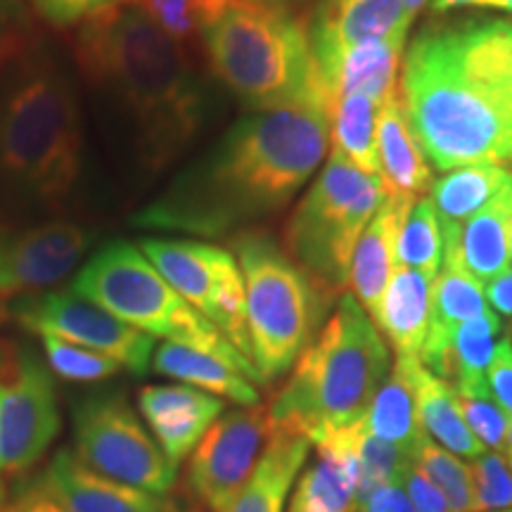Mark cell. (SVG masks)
Segmentation results:
<instances>
[{"instance_id": "1", "label": "cell", "mask_w": 512, "mask_h": 512, "mask_svg": "<svg viewBox=\"0 0 512 512\" xmlns=\"http://www.w3.org/2000/svg\"><path fill=\"white\" fill-rule=\"evenodd\" d=\"M332 114L318 107L249 112L178 174L133 226L192 238H233L285 209L323 164Z\"/></svg>"}, {"instance_id": "2", "label": "cell", "mask_w": 512, "mask_h": 512, "mask_svg": "<svg viewBox=\"0 0 512 512\" xmlns=\"http://www.w3.org/2000/svg\"><path fill=\"white\" fill-rule=\"evenodd\" d=\"M74 62L131 138L150 176L178 162L207 121V93L185 48L126 0L79 24Z\"/></svg>"}, {"instance_id": "3", "label": "cell", "mask_w": 512, "mask_h": 512, "mask_svg": "<svg viewBox=\"0 0 512 512\" xmlns=\"http://www.w3.org/2000/svg\"><path fill=\"white\" fill-rule=\"evenodd\" d=\"M83 169L74 81L53 53L24 38L0 43V192L60 209Z\"/></svg>"}, {"instance_id": "4", "label": "cell", "mask_w": 512, "mask_h": 512, "mask_svg": "<svg viewBox=\"0 0 512 512\" xmlns=\"http://www.w3.org/2000/svg\"><path fill=\"white\" fill-rule=\"evenodd\" d=\"M387 370L389 349L373 318L354 294H342L268 406L271 427L311 441L323 430L356 425L387 380Z\"/></svg>"}, {"instance_id": "5", "label": "cell", "mask_w": 512, "mask_h": 512, "mask_svg": "<svg viewBox=\"0 0 512 512\" xmlns=\"http://www.w3.org/2000/svg\"><path fill=\"white\" fill-rule=\"evenodd\" d=\"M209 67L252 112L335 110L309 31L290 10L235 0L200 36Z\"/></svg>"}, {"instance_id": "6", "label": "cell", "mask_w": 512, "mask_h": 512, "mask_svg": "<svg viewBox=\"0 0 512 512\" xmlns=\"http://www.w3.org/2000/svg\"><path fill=\"white\" fill-rule=\"evenodd\" d=\"M401 98L432 169L510 164L501 124L467 74L453 27L425 29L411 43Z\"/></svg>"}, {"instance_id": "7", "label": "cell", "mask_w": 512, "mask_h": 512, "mask_svg": "<svg viewBox=\"0 0 512 512\" xmlns=\"http://www.w3.org/2000/svg\"><path fill=\"white\" fill-rule=\"evenodd\" d=\"M72 290L145 335L221 358L261 384L254 363L214 323L192 309L133 242L114 240L100 247L76 273Z\"/></svg>"}, {"instance_id": "8", "label": "cell", "mask_w": 512, "mask_h": 512, "mask_svg": "<svg viewBox=\"0 0 512 512\" xmlns=\"http://www.w3.org/2000/svg\"><path fill=\"white\" fill-rule=\"evenodd\" d=\"M230 247L245 280L252 363L261 384L275 382L313 342L330 297L266 230H240Z\"/></svg>"}, {"instance_id": "9", "label": "cell", "mask_w": 512, "mask_h": 512, "mask_svg": "<svg viewBox=\"0 0 512 512\" xmlns=\"http://www.w3.org/2000/svg\"><path fill=\"white\" fill-rule=\"evenodd\" d=\"M384 195L382 176L366 174L332 150L292 211L285 226V252L330 299L347 294L356 245Z\"/></svg>"}, {"instance_id": "10", "label": "cell", "mask_w": 512, "mask_h": 512, "mask_svg": "<svg viewBox=\"0 0 512 512\" xmlns=\"http://www.w3.org/2000/svg\"><path fill=\"white\" fill-rule=\"evenodd\" d=\"M74 453L91 470L166 496L176 484L178 467L145 427L128 396L117 389H98L72 403Z\"/></svg>"}, {"instance_id": "11", "label": "cell", "mask_w": 512, "mask_h": 512, "mask_svg": "<svg viewBox=\"0 0 512 512\" xmlns=\"http://www.w3.org/2000/svg\"><path fill=\"white\" fill-rule=\"evenodd\" d=\"M62 430L55 375L31 344L0 339V477L24 475Z\"/></svg>"}, {"instance_id": "12", "label": "cell", "mask_w": 512, "mask_h": 512, "mask_svg": "<svg viewBox=\"0 0 512 512\" xmlns=\"http://www.w3.org/2000/svg\"><path fill=\"white\" fill-rule=\"evenodd\" d=\"M138 247L166 283L252 361L245 280L233 252L209 242L181 238H143Z\"/></svg>"}, {"instance_id": "13", "label": "cell", "mask_w": 512, "mask_h": 512, "mask_svg": "<svg viewBox=\"0 0 512 512\" xmlns=\"http://www.w3.org/2000/svg\"><path fill=\"white\" fill-rule=\"evenodd\" d=\"M8 313L31 335L60 337L79 347L110 356L133 375L152 368L155 337L145 335L72 287L17 297Z\"/></svg>"}, {"instance_id": "14", "label": "cell", "mask_w": 512, "mask_h": 512, "mask_svg": "<svg viewBox=\"0 0 512 512\" xmlns=\"http://www.w3.org/2000/svg\"><path fill=\"white\" fill-rule=\"evenodd\" d=\"M271 437L268 408L221 415L188 458L185 491L209 512H230Z\"/></svg>"}, {"instance_id": "15", "label": "cell", "mask_w": 512, "mask_h": 512, "mask_svg": "<svg viewBox=\"0 0 512 512\" xmlns=\"http://www.w3.org/2000/svg\"><path fill=\"white\" fill-rule=\"evenodd\" d=\"M91 245V230L64 219L0 230V299L53 290Z\"/></svg>"}, {"instance_id": "16", "label": "cell", "mask_w": 512, "mask_h": 512, "mask_svg": "<svg viewBox=\"0 0 512 512\" xmlns=\"http://www.w3.org/2000/svg\"><path fill=\"white\" fill-rule=\"evenodd\" d=\"M411 22L413 15L403 0H320L306 31L325 86L332 67L349 48L408 36Z\"/></svg>"}, {"instance_id": "17", "label": "cell", "mask_w": 512, "mask_h": 512, "mask_svg": "<svg viewBox=\"0 0 512 512\" xmlns=\"http://www.w3.org/2000/svg\"><path fill=\"white\" fill-rule=\"evenodd\" d=\"M31 486L64 512H171L164 496L100 475L81 463L74 448L55 451Z\"/></svg>"}, {"instance_id": "18", "label": "cell", "mask_w": 512, "mask_h": 512, "mask_svg": "<svg viewBox=\"0 0 512 512\" xmlns=\"http://www.w3.org/2000/svg\"><path fill=\"white\" fill-rule=\"evenodd\" d=\"M223 411V399L188 384H147L138 392L140 418L176 467L190 458Z\"/></svg>"}, {"instance_id": "19", "label": "cell", "mask_w": 512, "mask_h": 512, "mask_svg": "<svg viewBox=\"0 0 512 512\" xmlns=\"http://www.w3.org/2000/svg\"><path fill=\"white\" fill-rule=\"evenodd\" d=\"M460 55L477 91L489 102L501 124L512 164V22H470L456 27Z\"/></svg>"}, {"instance_id": "20", "label": "cell", "mask_w": 512, "mask_h": 512, "mask_svg": "<svg viewBox=\"0 0 512 512\" xmlns=\"http://www.w3.org/2000/svg\"><path fill=\"white\" fill-rule=\"evenodd\" d=\"M470 273L486 287L512 268V178L503 190L465 223L463 230L444 238V261Z\"/></svg>"}, {"instance_id": "21", "label": "cell", "mask_w": 512, "mask_h": 512, "mask_svg": "<svg viewBox=\"0 0 512 512\" xmlns=\"http://www.w3.org/2000/svg\"><path fill=\"white\" fill-rule=\"evenodd\" d=\"M415 200L418 197L387 190L375 216L363 230L354 259H351L349 287L356 302L363 304V309L373 318V323L380 313L384 290L396 271V245H399L401 226Z\"/></svg>"}, {"instance_id": "22", "label": "cell", "mask_w": 512, "mask_h": 512, "mask_svg": "<svg viewBox=\"0 0 512 512\" xmlns=\"http://www.w3.org/2000/svg\"><path fill=\"white\" fill-rule=\"evenodd\" d=\"M489 309L484 287L470 273L441 264L432 283L430 328L420 349V363L441 380H453V335L465 320Z\"/></svg>"}, {"instance_id": "23", "label": "cell", "mask_w": 512, "mask_h": 512, "mask_svg": "<svg viewBox=\"0 0 512 512\" xmlns=\"http://www.w3.org/2000/svg\"><path fill=\"white\" fill-rule=\"evenodd\" d=\"M377 157H380L382 181L389 192L399 195H425L432 190V166L422 152L420 140L403 105L401 88L382 102L377 117Z\"/></svg>"}, {"instance_id": "24", "label": "cell", "mask_w": 512, "mask_h": 512, "mask_svg": "<svg viewBox=\"0 0 512 512\" xmlns=\"http://www.w3.org/2000/svg\"><path fill=\"white\" fill-rule=\"evenodd\" d=\"M432 283V275L396 266L384 290L375 325L392 342L396 356L420 358V349L430 328Z\"/></svg>"}, {"instance_id": "25", "label": "cell", "mask_w": 512, "mask_h": 512, "mask_svg": "<svg viewBox=\"0 0 512 512\" xmlns=\"http://www.w3.org/2000/svg\"><path fill=\"white\" fill-rule=\"evenodd\" d=\"M309 448L311 441L302 434L271 427L264 453L230 512H283L285 498L306 463Z\"/></svg>"}, {"instance_id": "26", "label": "cell", "mask_w": 512, "mask_h": 512, "mask_svg": "<svg viewBox=\"0 0 512 512\" xmlns=\"http://www.w3.org/2000/svg\"><path fill=\"white\" fill-rule=\"evenodd\" d=\"M420 358L396 356V363L387 380L382 382L380 392L361 418V425L373 437L401 448L408 458L425 437L418 418V396H415V370Z\"/></svg>"}, {"instance_id": "27", "label": "cell", "mask_w": 512, "mask_h": 512, "mask_svg": "<svg viewBox=\"0 0 512 512\" xmlns=\"http://www.w3.org/2000/svg\"><path fill=\"white\" fill-rule=\"evenodd\" d=\"M406 36L368 41L349 48L328 76L332 100L342 95H368L377 105L399 93V67Z\"/></svg>"}, {"instance_id": "28", "label": "cell", "mask_w": 512, "mask_h": 512, "mask_svg": "<svg viewBox=\"0 0 512 512\" xmlns=\"http://www.w3.org/2000/svg\"><path fill=\"white\" fill-rule=\"evenodd\" d=\"M152 370L188 384V387L219 396V399L238 403L242 408L259 406V392L247 375L223 363L221 358L202 354V351L183 347V344H159L152 356Z\"/></svg>"}, {"instance_id": "29", "label": "cell", "mask_w": 512, "mask_h": 512, "mask_svg": "<svg viewBox=\"0 0 512 512\" xmlns=\"http://www.w3.org/2000/svg\"><path fill=\"white\" fill-rule=\"evenodd\" d=\"M510 178L512 174L505 166L475 164L460 166L434 181L430 200L437 211L441 240L458 235L479 209L494 200Z\"/></svg>"}, {"instance_id": "30", "label": "cell", "mask_w": 512, "mask_h": 512, "mask_svg": "<svg viewBox=\"0 0 512 512\" xmlns=\"http://www.w3.org/2000/svg\"><path fill=\"white\" fill-rule=\"evenodd\" d=\"M415 396H418V418L422 430L437 437L451 453L470 458L472 463L479 456H484V444L470 432L463 415H460L453 384L432 375L420 363L415 370Z\"/></svg>"}, {"instance_id": "31", "label": "cell", "mask_w": 512, "mask_h": 512, "mask_svg": "<svg viewBox=\"0 0 512 512\" xmlns=\"http://www.w3.org/2000/svg\"><path fill=\"white\" fill-rule=\"evenodd\" d=\"M380 107L368 95H342L335 102L330 126L332 150L342 152L351 164L370 176H382L377 157V117Z\"/></svg>"}, {"instance_id": "32", "label": "cell", "mask_w": 512, "mask_h": 512, "mask_svg": "<svg viewBox=\"0 0 512 512\" xmlns=\"http://www.w3.org/2000/svg\"><path fill=\"white\" fill-rule=\"evenodd\" d=\"M501 330V320L494 309H486L479 316L465 320L453 335V384L456 392L465 396H491L489 373L494 356V337ZM494 399V396H491Z\"/></svg>"}, {"instance_id": "33", "label": "cell", "mask_w": 512, "mask_h": 512, "mask_svg": "<svg viewBox=\"0 0 512 512\" xmlns=\"http://www.w3.org/2000/svg\"><path fill=\"white\" fill-rule=\"evenodd\" d=\"M444 261V240L437 211L430 197H418L401 226L396 245V266L422 271L437 278Z\"/></svg>"}, {"instance_id": "34", "label": "cell", "mask_w": 512, "mask_h": 512, "mask_svg": "<svg viewBox=\"0 0 512 512\" xmlns=\"http://www.w3.org/2000/svg\"><path fill=\"white\" fill-rule=\"evenodd\" d=\"M413 465L441 491L451 512H477L475 486H472L470 467L453 456V453L439 448L434 441L422 437L411 453Z\"/></svg>"}, {"instance_id": "35", "label": "cell", "mask_w": 512, "mask_h": 512, "mask_svg": "<svg viewBox=\"0 0 512 512\" xmlns=\"http://www.w3.org/2000/svg\"><path fill=\"white\" fill-rule=\"evenodd\" d=\"M176 43L195 41L235 0H126Z\"/></svg>"}, {"instance_id": "36", "label": "cell", "mask_w": 512, "mask_h": 512, "mask_svg": "<svg viewBox=\"0 0 512 512\" xmlns=\"http://www.w3.org/2000/svg\"><path fill=\"white\" fill-rule=\"evenodd\" d=\"M38 339H41L43 358H46L50 373L64 382L95 384L110 380V377L119 375L124 370L110 356L79 347V344L67 342V339L50 335H41Z\"/></svg>"}, {"instance_id": "37", "label": "cell", "mask_w": 512, "mask_h": 512, "mask_svg": "<svg viewBox=\"0 0 512 512\" xmlns=\"http://www.w3.org/2000/svg\"><path fill=\"white\" fill-rule=\"evenodd\" d=\"M356 456L358 465H361V484H358L356 503L363 496H368L370 491H375L377 486L399 484L403 470L411 463V458L401 448L366 432L361 420L356 422Z\"/></svg>"}, {"instance_id": "38", "label": "cell", "mask_w": 512, "mask_h": 512, "mask_svg": "<svg viewBox=\"0 0 512 512\" xmlns=\"http://www.w3.org/2000/svg\"><path fill=\"white\" fill-rule=\"evenodd\" d=\"M477 512L512 510V467L498 453L486 451L472 465Z\"/></svg>"}, {"instance_id": "39", "label": "cell", "mask_w": 512, "mask_h": 512, "mask_svg": "<svg viewBox=\"0 0 512 512\" xmlns=\"http://www.w3.org/2000/svg\"><path fill=\"white\" fill-rule=\"evenodd\" d=\"M456 401L470 432L491 448H505L510 418L496 406L491 396H465L456 392Z\"/></svg>"}, {"instance_id": "40", "label": "cell", "mask_w": 512, "mask_h": 512, "mask_svg": "<svg viewBox=\"0 0 512 512\" xmlns=\"http://www.w3.org/2000/svg\"><path fill=\"white\" fill-rule=\"evenodd\" d=\"M117 3L121 0H34L36 10L53 27H74Z\"/></svg>"}, {"instance_id": "41", "label": "cell", "mask_w": 512, "mask_h": 512, "mask_svg": "<svg viewBox=\"0 0 512 512\" xmlns=\"http://www.w3.org/2000/svg\"><path fill=\"white\" fill-rule=\"evenodd\" d=\"M486 380H489L496 406L512 420V337H503L496 344Z\"/></svg>"}, {"instance_id": "42", "label": "cell", "mask_w": 512, "mask_h": 512, "mask_svg": "<svg viewBox=\"0 0 512 512\" xmlns=\"http://www.w3.org/2000/svg\"><path fill=\"white\" fill-rule=\"evenodd\" d=\"M399 486L406 491L408 501L413 503L415 512H451L448 510L446 498L441 496V491L427 479L418 467L411 463L406 465L403 475L399 479Z\"/></svg>"}, {"instance_id": "43", "label": "cell", "mask_w": 512, "mask_h": 512, "mask_svg": "<svg viewBox=\"0 0 512 512\" xmlns=\"http://www.w3.org/2000/svg\"><path fill=\"white\" fill-rule=\"evenodd\" d=\"M354 512H415V508L399 484H384L363 496Z\"/></svg>"}, {"instance_id": "44", "label": "cell", "mask_w": 512, "mask_h": 512, "mask_svg": "<svg viewBox=\"0 0 512 512\" xmlns=\"http://www.w3.org/2000/svg\"><path fill=\"white\" fill-rule=\"evenodd\" d=\"M3 512H64V510L29 484L24 486V489L19 491L10 503H5Z\"/></svg>"}, {"instance_id": "45", "label": "cell", "mask_w": 512, "mask_h": 512, "mask_svg": "<svg viewBox=\"0 0 512 512\" xmlns=\"http://www.w3.org/2000/svg\"><path fill=\"white\" fill-rule=\"evenodd\" d=\"M484 297L491 302V309L503 313V316H512V268L494 283L486 285Z\"/></svg>"}, {"instance_id": "46", "label": "cell", "mask_w": 512, "mask_h": 512, "mask_svg": "<svg viewBox=\"0 0 512 512\" xmlns=\"http://www.w3.org/2000/svg\"><path fill=\"white\" fill-rule=\"evenodd\" d=\"M470 8L479 10H501V12H512V0H472Z\"/></svg>"}, {"instance_id": "47", "label": "cell", "mask_w": 512, "mask_h": 512, "mask_svg": "<svg viewBox=\"0 0 512 512\" xmlns=\"http://www.w3.org/2000/svg\"><path fill=\"white\" fill-rule=\"evenodd\" d=\"M472 0H430L432 12H448V10H456V8H465L470 5Z\"/></svg>"}, {"instance_id": "48", "label": "cell", "mask_w": 512, "mask_h": 512, "mask_svg": "<svg viewBox=\"0 0 512 512\" xmlns=\"http://www.w3.org/2000/svg\"><path fill=\"white\" fill-rule=\"evenodd\" d=\"M240 3H254V5H268V8H283L287 10L292 0H240Z\"/></svg>"}, {"instance_id": "49", "label": "cell", "mask_w": 512, "mask_h": 512, "mask_svg": "<svg viewBox=\"0 0 512 512\" xmlns=\"http://www.w3.org/2000/svg\"><path fill=\"white\" fill-rule=\"evenodd\" d=\"M403 3H406V8H408V12H411V15L415 17L418 15V12L425 8L427 3H430V0H403Z\"/></svg>"}, {"instance_id": "50", "label": "cell", "mask_w": 512, "mask_h": 512, "mask_svg": "<svg viewBox=\"0 0 512 512\" xmlns=\"http://www.w3.org/2000/svg\"><path fill=\"white\" fill-rule=\"evenodd\" d=\"M505 458H508V465L512 467V420H510V427H508V437H505Z\"/></svg>"}, {"instance_id": "51", "label": "cell", "mask_w": 512, "mask_h": 512, "mask_svg": "<svg viewBox=\"0 0 512 512\" xmlns=\"http://www.w3.org/2000/svg\"><path fill=\"white\" fill-rule=\"evenodd\" d=\"M5 503H8V486H5V479L0 477V512H3Z\"/></svg>"}, {"instance_id": "52", "label": "cell", "mask_w": 512, "mask_h": 512, "mask_svg": "<svg viewBox=\"0 0 512 512\" xmlns=\"http://www.w3.org/2000/svg\"><path fill=\"white\" fill-rule=\"evenodd\" d=\"M3 302H5V299H0V323H3V318L8 316V309H5Z\"/></svg>"}, {"instance_id": "53", "label": "cell", "mask_w": 512, "mask_h": 512, "mask_svg": "<svg viewBox=\"0 0 512 512\" xmlns=\"http://www.w3.org/2000/svg\"><path fill=\"white\" fill-rule=\"evenodd\" d=\"M501 512H512V510H501Z\"/></svg>"}, {"instance_id": "54", "label": "cell", "mask_w": 512, "mask_h": 512, "mask_svg": "<svg viewBox=\"0 0 512 512\" xmlns=\"http://www.w3.org/2000/svg\"><path fill=\"white\" fill-rule=\"evenodd\" d=\"M290 512H297V510H290Z\"/></svg>"}]
</instances>
